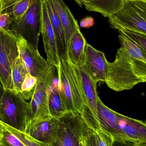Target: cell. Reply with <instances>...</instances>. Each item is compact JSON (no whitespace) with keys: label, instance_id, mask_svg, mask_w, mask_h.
I'll return each instance as SVG.
<instances>
[{"label":"cell","instance_id":"6da1fadb","mask_svg":"<svg viewBox=\"0 0 146 146\" xmlns=\"http://www.w3.org/2000/svg\"><path fill=\"white\" fill-rule=\"evenodd\" d=\"M115 60L108 63L105 82L108 87L117 92L132 89L146 81V62L133 57L121 47Z\"/></svg>","mask_w":146,"mask_h":146},{"label":"cell","instance_id":"7a4b0ae2","mask_svg":"<svg viewBox=\"0 0 146 146\" xmlns=\"http://www.w3.org/2000/svg\"><path fill=\"white\" fill-rule=\"evenodd\" d=\"M97 111L100 128L111 134L114 140L134 143L146 141L145 123L114 111L105 105L99 97Z\"/></svg>","mask_w":146,"mask_h":146},{"label":"cell","instance_id":"3957f363","mask_svg":"<svg viewBox=\"0 0 146 146\" xmlns=\"http://www.w3.org/2000/svg\"><path fill=\"white\" fill-rule=\"evenodd\" d=\"M59 56V66L56 68L63 104L67 112L80 114L86 103L79 68L71 62L67 52Z\"/></svg>","mask_w":146,"mask_h":146},{"label":"cell","instance_id":"277c9868","mask_svg":"<svg viewBox=\"0 0 146 146\" xmlns=\"http://www.w3.org/2000/svg\"><path fill=\"white\" fill-rule=\"evenodd\" d=\"M57 70L51 66L48 72L38 79L36 89L31 99L28 102L25 117V133L42 121L51 118L49 109L50 87L56 78Z\"/></svg>","mask_w":146,"mask_h":146},{"label":"cell","instance_id":"5b68a950","mask_svg":"<svg viewBox=\"0 0 146 146\" xmlns=\"http://www.w3.org/2000/svg\"><path fill=\"white\" fill-rule=\"evenodd\" d=\"M109 19L114 29L146 34V0H125L122 8Z\"/></svg>","mask_w":146,"mask_h":146},{"label":"cell","instance_id":"8992f818","mask_svg":"<svg viewBox=\"0 0 146 146\" xmlns=\"http://www.w3.org/2000/svg\"><path fill=\"white\" fill-rule=\"evenodd\" d=\"M28 102L19 93L4 90L0 99V120L17 130L25 132Z\"/></svg>","mask_w":146,"mask_h":146},{"label":"cell","instance_id":"52a82bcc","mask_svg":"<svg viewBox=\"0 0 146 146\" xmlns=\"http://www.w3.org/2000/svg\"><path fill=\"white\" fill-rule=\"evenodd\" d=\"M41 0H33L29 8L20 18L14 20L10 30L38 49L40 34Z\"/></svg>","mask_w":146,"mask_h":146},{"label":"cell","instance_id":"ba28073f","mask_svg":"<svg viewBox=\"0 0 146 146\" xmlns=\"http://www.w3.org/2000/svg\"><path fill=\"white\" fill-rule=\"evenodd\" d=\"M58 119L56 138L49 146H79L81 138L90 129L81 114L69 112Z\"/></svg>","mask_w":146,"mask_h":146},{"label":"cell","instance_id":"9c48e42d","mask_svg":"<svg viewBox=\"0 0 146 146\" xmlns=\"http://www.w3.org/2000/svg\"><path fill=\"white\" fill-rule=\"evenodd\" d=\"M19 54L17 36L10 30L0 31V80L4 90H13L12 70Z\"/></svg>","mask_w":146,"mask_h":146},{"label":"cell","instance_id":"30bf717a","mask_svg":"<svg viewBox=\"0 0 146 146\" xmlns=\"http://www.w3.org/2000/svg\"><path fill=\"white\" fill-rule=\"evenodd\" d=\"M19 54L25 63L28 73L37 79L45 74L51 67L39 53L38 49L20 36H17Z\"/></svg>","mask_w":146,"mask_h":146},{"label":"cell","instance_id":"8fae6325","mask_svg":"<svg viewBox=\"0 0 146 146\" xmlns=\"http://www.w3.org/2000/svg\"><path fill=\"white\" fill-rule=\"evenodd\" d=\"M40 33L42 35L47 62L56 68L59 66V56L53 27L48 15L45 0H41Z\"/></svg>","mask_w":146,"mask_h":146},{"label":"cell","instance_id":"7c38bea8","mask_svg":"<svg viewBox=\"0 0 146 146\" xmlns=\"http://www.w3.org/2000/svg\"><path fill=\"white\" fill-rule=\"evenodd\" d=\"M108 62L104 53L86 42L84 64L81 67L92 80L97 83L105 82L107 75Z\"/></svg>","mask_w":146,"mask_h":146},{"label":"cell","instance_id":"4fadbf2b","mask_svg":"<svg viewBox=\"0 0 146 146\" xmlns=\"http://www.w3.org/2000/svg\"><path fill=\"white\" fill-rule=\"evenodd\" d=\"M59 124L58 118L51 117L33 126L27 134L36 141L50 145L56 138Z\"/></svg>","mask_w":146,"mask_h":146},{"label":"cell","instance_id":"5bb4252c","mask_svg":"<svg viewBox=\"0 0 146 146\" xmlns=\"http://www.w3.org/2000/svg\"><path fill=\"white\" fill-rule=\"evenodd\" d=\"M53 1L64 31L67 45L73 35L80 29L79 26L71 10L63 0Z\"/></svg>","mask_w":146,"mask_h":146},{"label":"cell","instance_id":"9a60e30c","mask_svg":"<svg viewBox=\"0 0 146 146\" xmlns=\"http://www.w3.org/2000/svg\"><path fill=\"white\" fill-rule=\"evenodd\" d=\"M85 38L78 29L70 38L67 45V52L73 64L77 67H81L84 64Z\"/></svg>","mask_w":146,"mask_h":146},{"label":"cell","instance_id":"2e32d148","mask_svg":"<svg viewBox=\"0 0 146 146\" xmlns=\"http://www.w3.org/2000/svg\"><path fill=\"white\" fill-rule=\"evenodd\" d=\"M45 6L56 39L58 54L67 52L64 31L53 0H45Z\"/></svg>","mask_w":146,"mask_h":146},{"label":"cell","instance_id":"e0dca14e","mask_svg":"<svg viewBox=\"0 0 146 146\" xmlns=\"http://www.w3.org/2000/svg\"><path fill=\"white\" fill-rule=\"evenodd\" d=\"M125 0H85L83 3L86 9L97 12L109 18L123 7Z\"/></svg>","mask_w":146,"mask_h":146},{"label":"cell","instance_id":"ac0fdd59","mask_svg":"<svg viewBox=\"0 0 146 146\" xmlns=\"http://www.w3.org/2000/svg\"><path fill=\"white\" fill-rule=\"evenodd\" d=\"M83 92L86 104L95 116L98 117L97 102L99 97L97 83L93 81L82 67L79 68Z\"/></svg>","mask_w":146,"mask_h":146},{"label":"cell","instance_id":"d6986e66","mask_svg":"<svg viewBox=\"0 0 146 146\" xmlns=\"http://www.w3.org/2000/svg\"><path fill=\"white\" fill-rule=\"evenodd\" d=\"M48 104L50 114L52 117L59 118L67 113L63 104L58 79L56 78L50 87Z\"/></svg>","mask_w":146,"mask_h":146},{"label":"cell","instance_id":"ffe728a7","mask_svg":"<svg viewBox=\"0 0 146 146\" xmlns=\"http://www.w3.org/2000/svg\"><path fill=\"white\" fill-rule=\"evenodd\" d=\"M33 0H5L2 2L1 13H8L14 20L22 16Z\"/></svg>","mask_w":146,"mask_h":146},{"label":"cell","instance_id":"44dd1931","mask_svg":"<svg viewBox=\"0 0 146 146\" xmlns=\"http://www.w3.org/2000/svg\"><path fill=\"white\" fill-rule=\"evenodd\" d=\"M28 72L19 54L13 66L12 70V79L14 91L19 93L21 85Z\"/></svg>","mask_w":146,"mask_h":146},{"label":"cell","instance_id":"7402d4cb","mask_svg":"<svg viewBox=\"0 0 146 146\" xmlns=\"http://www.w3.org/2000/svg\"><path fill=\"white\" fill-rule=\"evenodd\" d=\"M118 37L121 47L126 49L133 57L146 62V51L121 33Z\"/></svg>","mask_w":146,"mask_h":146},{"label":"cell","instance_id":"603a6c76","mask_svg":"<svg viewBox=\"0 0 146 146\" xmlns=\"http://www.w3.org/2000/svg\"><path fill=\"white\" fill-rule=\"evenodd\" d=\"M37 81V78L29 73L26 76L20 92L21 97L26 101L31 99L36 89Z\"/></svg>","mask_w":146,"mask_h":146},{"label":"cell","instance_id":"cb8c5ba5","mask_svg":"<svg viewBox=\"0 0 146 146\" xmlns=\"http://www.w3.org/2000/svg\"><path fill=\"white\" fill-rule=\"evenodd\" d=\"M3 123V128L17 137L24 145L26 146H49V145L36 141L24 132L17 130L5 123Z\"/></svg>","mask_w":146,"mask_h":146},{"label":"cell","instance_id":"d4e9b609","mask_svg":"<svg viewBox=\"0 0 146 146\" xmlns=\"http://www.w3.org/2000/svg\"><path fill=\"white\" fill-rule=\"evenodd\" d=\"M119 31L146 51V34L129 30H121Z\"/></svg>","mask_w":146,"mask_h":146},{"label":"cell","instance_id":"484cf974","mask_svg":"<svg viewBox=\"0 0 146 146\" xmlns=\"http://www.w3.org/2000/svg\"><path fill=\"white\" fill-rule=\"evenodd\" d=\"M94 131L98 146H113L114 139L111 134L100 129Z\"/></svg>","mask_w":146,"mask_h":146},{"label":"cell","instance_id":"4316f807","mask_svg":"<svg viewBox=\"0 0 146 146\" xmlns=\"http://www.w3.org/2000/svg\"><path fill=\"white\" fill-rule=\"evenodd\" d=\"M0 141L3 146H25L17 137L4 128L2 138Z\"/></svg>","mask_w":146,"mask_h":146},{"label":"cell","instance_id":"83f0119b","mask_svg":"<svg viewBox=\"0 0 146 146\" xmlns=\"http://www.w3.org/2000/svg\"><path fill=\"white\" fill-rule=\"evenodd\" d=\"M14 19L8 13H0V31L10 30Z\"/></svg>","mask_w":146,"mask_h":146},{"label":"cell","instance_id":"f1b7e54d","mask_svg":"<svg viewBox=\"0 0 146 146\" xmlns=\"http://www.w3.org/2000/svg\"><path fill=\"white\" fill-rule=\"evenodd\" d=\"M85 146H98L94 130L90 129L84 137Z\"/></svg>","mask_w":146,"mask_h":146},{"label":"cell","instance_id":"f546056e","mask_svg":"<svg viewBox=\"0 0 146 146\" xmlns=\"http://www.w3.org/2000/svg\"><path fill=\"white\" fill-rule=\"evenodd\" d=\"M95 23L94 19L91 17H87L82 19L80 22V25L83 28H89L91 27Z\"/></svg>","mask_w":146,"mask_h":146},{"label":"cell","instance_id":"4dcf8cb0","mask_svg":"<svg viewBox=\"0 0 146 146\" xmlns=\"http://www.w3.org/2000/svg\"><path fill=\"white\" fill-rule=\"evenodd\" d=\"M113 146H134V145L133 142L114 140Z\"/></svg>","mask_w":146,"mask_h":146},{"label":"cell","instance_id":"1f68e13d","mask_svg":"<svg viewBox=\"0 0 146 146\" xmlns=\"http://www.w3.org/2000/svg\"><path fill=\"white\" fill-rule=\"evenodd\" d=\"M134 146H146V141H140V142L134 143Z\"/></svg>","mask_w":146,"mask_h":146},{"label":"cell","instance_id":"d6a6232c","mask_svg":"<svg viewBox=\"0 0 146 146\" xmlns=\"http://www.w3.org/2000/svg\"><path fill=\"white\" fill-rule=\"evenodd\" d=\"M4 88H3V86L1 82V80H0V99H1V97L3 93V92H4Z\"/></svg>","mask_w":146,"mask_h":146},{"label":"cell","instance_id":"836d02e7","mask_svg":"<svg viewBox=\"0 0 146 146\" xmlns=\"http://www.w3.org/2000/svg\"><path fill=\"white\" fill-rule=\"evenodd\" d=\"M82 136L79 141V146H85V141H84V137L85 135Z\"/></svg>","mask_w":146,"mask_h":146},{"label":"cell","instance_id":"e575fe53","mask_svg":"<svg viewBox=\"0 0 146 146\" xmlns=\"http://www.w3.org/2000/svg\"><path fill=\"white\" fill-rule=\"evenodd\" d=\"M75 2H76V3L79 5V6H80L81 7H82V6H83V3L85 1V0H74Z\"/></svg>","mask_w":146,"mask_h":146},{"label":"cell","instance_id":"d590c367","mask_svg":"<svg viewBox=\"0 0 146 146\" xmlns=\"http://www.w3.org/2000/svg\"><path fill=\"white\" fill-rule=\"evenodd\" d=\"M3 129L0 128V141L2 138L3 135Z\"/></svg>","mask_w":146,"mask_h":146},{"label":"cell","instance_id":"8d00e7d4","mask_svg":"<svg viewBox=\"0 0 146 146\" xmlns=\"http://www.w3.org/2000/svg\"><path fill=\"white\" fill-rule=\"evenodd\" d=\"M2 7V3L1 1L0 0V13H1V10Z\"/></svg>","mask_w":146,"mask_h":146},{"label":"cell","instance_id":"74e56055","mask_svg":"<svg viewBox=\"0 0 146 146\" xmlns=\"http://www.w3.org/2000/svg\"><path fill=\"white\" fill-rule=\"evenodd\" d=\"M0 128H3V123L0 120Z\"/></svg>","mask_w":146,"mask_h":146},{"label":"cell","instance_id":"f35d334b","mask_svg":"<svg viewBox=\"0 0 146 146\" xmlns=\"http://www.w3.org/2000/svg\"><path fill=\"white\" fill-rule=\"evenodd\" d=\"M0 146H3L2 144V143H1V141H0Z\"/></svg>","mask_w":146,"mask_h":146},{"label":"cell","instance_id":"ab89813d","mask_svg":"<svg viewBox=\"0 0 146 146\" xmlns=\"http://www.w3.org/2000/svg\"><path fill=\"white\" fill-rule=\"evenodd\" d=\"M1 1L2 3V2L3 1H5V0H1Z\"/></svg>","mask_w":146,"mask_h":146}]
</instances>
